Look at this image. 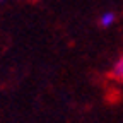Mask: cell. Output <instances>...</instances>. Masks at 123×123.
Wrapping results in <instances>:
<instances>
[{"mask_svg": "<svg viewBox=\"0 0 123 123\" xmlns=\"http://www.w3.org/2000/svg\"><path fill=\"white\" fill-rule=\"evenodd\" d=\"M111 75L115 77V79H118V80L123 82V55L118 58V62L115 63V67H113V70H111Z\"/></svg>", "mask_w": 123, "mask_h": 123, "instance_id": "cell-1", "label": "cell"}, {"mask_svg": "<svg viewBox=\"0 0 123 123\" xmlns=\"http://www.w3.org/2000/svg\"><path fill=\"white\" fill-rule=\"evenodd\" d=\"M113 22H115V14H113V12H104V14H101V17H99V26H101V27H110Z\"/></svg>", "mask_w": 123, "mask_h": 123, "instance_id": "cell-2", "label": "cell"}, {"mask_svg": "<svg viewBox=\"0 0 123 123\" xmlns=\"http://www.w3.org/2000/svg\"><path fill=\"white\" fill-rule=\"evenodd\" d=\"M0 2H2V0H0Z\"/></svg>", "mask_w": 123, "mask_h": 123, "instance_id": "cell-3", "label": "cell"}]
</instances>
